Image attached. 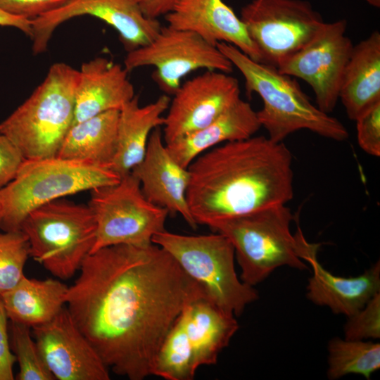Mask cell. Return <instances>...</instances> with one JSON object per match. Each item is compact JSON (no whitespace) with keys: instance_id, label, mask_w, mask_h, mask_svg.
Masks as SVG:
<instances>
[{"instance_id":"6da1fadb","label":"cell","mask_w":380,"mask_h":380,"mask_svg":"<svg viewBox=\"0 0 380 380\" xmlns=\"http://www.w3.org/2000/svg\"><path fill=\"white\" fill-rule=\"evenodd\" d=\"M203 291L159 246L115 245L85 258L65 307L108 369L142 380L186 305Z\"/></svg>"},{"instance_id":"7a4b0ae2","label":"cell","mask_w":380,"mask_h":380,"mask_svg":"<svg viewBox=\"0 0 380 380\" xmlns=\"http://www.w3.org/2000/svg\"><path fill=\"white\" fill-rule=\"evenodd\" d=\"M292 154L264 136L226 142L188 167L186 199L197 224L286 204L293 197Z\"/></svg>"},{"instance_id":"3957f363","label":"cell","mask_w":380,"mask_h":380,"mask_svg":"<svg viewBox=\"0 0 380 380\" xmlns=\"http://www.w3.org/2000/svg\"><path fill=\"white\" fill-rule=\"evenodd\" d=\"M217 47L241 73L247 91L262 99V108L256 111L257 116L270 139L281 142L300 129L335 141L348 137L345 126L312 104L292 77L274 66L253 61L230 44L220 42Z\"/></svg>"},{"instance_id":"277c9868","label":"cell","mask_w":380,"mask_h":380,"mask_svg":"<svg viewBox=\"0 0 380 380\" xmlns=\"http://www.w3.org/2000/svg\"><path fill=\"white\" fill-rule=\"evenodd\" d=\"M293 219L286 204L218 220L209 226L232 243L241 268V280L254 286L281 266L304 270L303 261L311 243L299 229L290 230Z\"/></svg>"},{"instance_id":"5b68a950","label":"cell","mask_w":380,"mask_h":380,"mask_svg":"<svg viewBox=\"0 0 380 380\" xmlns=\"http://www.w3.org/2000/svg\"><path fill=\"white\" fill-rule=\"evenodd\" d=\"M78 75L66 63L53 64L30 97L0 123V132L25 160L56 156L74 122Z\"/></svg>"},{"instance_id":"8992f818","label":"cell","mask_w":380,"mask_h":380,"mask_svg":"<svg viewBox=\"0 0 380 380\" xmlns=\"http://www.w3.org/2000/svg\"><path fill=\"white\" fill-rule=\"evenodd\" d=\"M120 177L108 167L58 156L25 160L15 178L0 189V228L20 230L27 215L52 201L114 184Z\"/></svg>"},{"instance_id":"52a82bcc","label":"cell","mask_w":380,"mask_h":380,"mask_svg":"<svg viewBox=\"0 0 380 380\" xmlns=\"http://www.w3.org/2000/svg\"><path fill=\"white\" fill-rule=\"evenodd\" d=\"M96 228L88 205L59 198L31 211L20 230L27 238L30 256L51 274L68 279L90 254Z\"/></svg>"},{"instance_id":"ba28073f","label":"cell","mask_w":380,"mask_h":380,"mask_svg":"<svg viewBox=\"0 0 380 380\" xmlns=\"http://www.w3.org/2000/svg\"><path fill=\"white\" fill-rule=\"evenodd\" d=\"M152 241L167 251L226 312L240 316L247 305L258 299L253 286L238 278L234 248L224 235L189 236L164 230L154 235Z\"/></svg>"},{"instance_id":"9c48e42d","label":"cell","mask_w":380,"mask_h":380,"mask_svg":"<svg viewBox=\"0 0 380 380\" xmlns=\"http://www.w3.org/2000/svg\"><path fill=\"white\" fill-rule=\"evenodd\" d=\"M88 206L96 222V239L90 253L115 245L148 247L165 230L169 212L148 201L131 173L114 184L90 191Z\"/></svg>"},{"instance_id":"30bf717a","label":"cell","mask_w":380,"mask_h":380,"mask_svg":"<svg viewBox=\"0 0 380 380\" xmlns=\"http://www.w3.org/2000/svg\"><path fill=\"white\" fill-rule=\"evenodd\" d=\"M262 63L277 68L301 49L324 23L305 0H252L240 12Z\"/></svg>"},{"instance_id":"8fae6325","label":"cell","mask_w":380,"mask_h":380,"mask_svg":"<svg viewBox=\"0 0 380 380\" xmlns=\"http://www.w3.org/2000/svg\"><path fill=\"white\" fill-rule=\"evenodd\" d=\"M152 66V79L166 95H174L188 74L199 70L230 73L233 65L220 51L195 32L162 26L148 44L127 52L124 68L129 72Z\"/></svg>"},{"instance_id":"7c38bea8","label":"cell","mask_w":380,"mask_h":380,"mask_svg":"<svg viewBox=\"0 0 380 380\" xmlns=\"http://www.w3.org/2000/svg\"><path fill=\"white\" fill-rule=\"evenodd\" d=\"M346 27L344 19L324 23L301 49L277 68L281 73L307 82L317 108L327 114L339 99L343 72L353 48Z\"/></svg>"},{"instance_id":"4fadbf2b","label":"cell","mask_w":380,"mask_h":380,"mask_svg":"<svg viewBox=\"0 0 380 380\" xmlns=\"http://www.w3.org/2000/svg\"><path fill=\"white\" fill-rule=\"evenodd\" d=\"M81 15L95 17L113 27L127 52L149 44L162 27L158 20L144 15L135 0H72L32 20L33 53H44L55 30Z\"/></svg>"},{"instance_id":"5bb4252c","label":"cell","mask_w":380,"mask_h":380,"mask_svg":"<svg viewBox=\"0 0 380 380\" xmlns=\"http://www.w3.org/2000/svg\"><path fill=\"white\" fill-rule=\"evenodd\" d=\"M240 93L236 78L217 70H206L182 83L165 117V144L208 125L240 99Z\"/></svg>"},{"instance_id":"9a60e30c","label":"cell","mask_w":380,"mask_h":380,"mask_svg":"<svg viewBox=\"0 0 380 380\" xmlns=\"http://www.w3.org/2000/svg\"><path fill=\"white\" fill-rule=\"evenodd\" d=\"M39 353L55 379L109 380V369L72 320L66 307L32 327Z\"/></svg>"},{"instance_id":"2e32d148","label":"cell","mask_w":380,"mask_h":380,"mask_svg":"<svg viewBox=\"0 0 380 380\" xmlns=\"http://www.w3.org/2000/svg\"><path fill=\"white\" fill-rule=\"evenodd\" d=\"M163 139L160 127L151 132L144 157L131 174L139 182L148 201L166 209L169 213L179 214L195 229L198 224L186 199L189 170L172 157Z\"/></svg>"},{"instance_id":"e0dca14e","label":"cell","mask_w":380,"mask_h":380,"mask_svg":"<svg viewBox=\"0 0 380 380\" xmlns=\"http://www.w3.org/2000/svg\"><path fill=\"white\" fill-rule=\"evenodd\" d=\"M164 17L172 28L195 32L215 46L220 42L230 44L253 61L262 63L243 22L223 0H179Z\"/></svg>"},{"instance_id":"ac0fdd59","label":"cell","mask_w":380,"mask_h":380,"mask_svg":"<svg viewBox=\"0 0 380 380\" xmlns=\"http://www.w3.org/2000/svg\"><path fill=\"white\" fill-rule=\"evenodd\" d=\"M78 71L73 124L106 111L120 110L135 96L124 66L106 58L85 62Z\"/></svg>"},{"instance_id":"d6986e66","label":"cell","mask_w":380,"mask_h":380,"mask_svg":"<svg viewBox=\"0 0 380 380\" xmlns=\"http://www.w3.org/2000/svg\"><path fill=\"white\" fill-rule=\"evenodd\" d=\"M319 245L308 253L305 261L312 269L307 297L314 304L327 306L336 314L350 317L361 310L380 291V263L376 262L355 277L336 276L325 270L317 259Z\"/></svg>"},{"instance_id":"ffe728a7","label":"cell","mask_w":380,"mask_h":380,"mask_svg":"<svg viewBox=\"0 0 380 380\" xmlns=\"http://www.w3.org/2000/svg\"><path fill=\"white\" fill-rule=\"evenodd\" d=\"M182 316L196 369L215 365L239 329L235 316L220 308L205 291L186 305Z\"/></svg>"},{"instance_id":"44dd1931","label":"cell","mask_w":380,"mask_h":380,"mask_svg":"<svg viewBox=\"0 0 380 380\" xmlns=\"http://www.w3.org/2000/svg\"><path fill=\"white\" fill-rule=\"evenodd\" d=\"M260 127L256 111L240 98L208 125L165 145L172 157L188 168L203 153L226 142L250 138Z\"/></svg>"},{"instance_id":"7402d4cb","label":"cell","mask_w":380,"mask_h":380,"mask_svg":"<svg viewBox=\"0 0 380 380\" xmlns=\"http://www.w3.org/2000/svg\"><path fill=\"white\" fill-rule=\"evenodd\" d=\"M170 103L169 96L163 94L141 106L134 96L119 110L116 151L109 168L120 178L130 174L144 158L150 134L163 125V114Z\"/></svg>"},{"instance_id":"603a6c76","label":"cell","mask_w":380,"mask_h":380,"mask_svg":"<svg viewBox=\"0 0 380 380\" xmlns=\"http://www.w3.org/2000/svg\"><path fill=\"white\" fill-rule=\"evenodd\" d=\"M353 120L380 101V33L374 31L353 46L345 68L339 96Z\"/></svg>"},{"instance_id":"cb8c5ba5","label":"cell","mask_w":380,"mask_h":380,"mask_svg":"<svg viewBox=\"0 0 380 380\" xmlns=\"http://www.w3.org/2000/svg\"><path fill=\"white\" fill-rule=\"evenodd\" d=\"M68 286L53 279H30L0 295L11 322L32 328L52 319L66 305Z\"/></svg>"},{"instance_id":"d4e9b609","label":"cell","mask_w":380,"mask_h":380,"mask_svg":"<svg viewBox=\"0 0 380 380\" xmlns=\"http://www.w3.org/2000/svg\"><path fill=\"white\" fill-rule=\"evenodd\" d=\"M119 110L73 124L56 156L109 167L116 151Z\"/></svg>"},{"instance_id":"484cf974","label":"cell","mask_w":380,"mask_h":380,"mask_svg":"<svg viewBox=\"0 0 380 380\" xmlns=\"http://www.w3.org/2000/svg\"><path fill=\"white\" fill-rule=\"evenodd\" d=\"M327 376L334 380L348 374L369 379L380 367V344L364 340L332 338L328 344Z\"/></svg>"},{"instance_id":"4316f807","label":"cell","mask_w":380,"mask_h":380,"mask_svg":"<svg viewBox=\"0 0 380 380\" xmlns=\"http://www.w3.org/2000/svg\"><path fill=\"white\" fill-rule=\"evenodd\" d=\"M196 370L181 313L158 348L151 375L166 380H191Z\"/></svg>"},{"instance_id":"83f0119b","label":"cell","mask_w":380,"mask_h":380,"mask_svg":"<svg viewBox=\"0 0 380 380\" xmlns=\"http://www.w3.org/2000/svg\"><path fill=\"white\" fill-rule=\"evenodd\" d=\"M11 336L13 351L19 367L16 379H55L31 336L30 327L11 322Z\"/></svg>"},{"instance_id":"f1b7e54d","label":"cell","mask_w":380,"mask_h":380,"mask_svg":"<svg viewBox=\"0 0 380 380\" xmlns=\"http://www.w3.org/2000/svg\"><path fill=\"white\" fill-rule=\"evenodd\" d=\"M29 256L28 240L21 230L0 233V295L15 286L25 275Z\"/></svg>"},{"instance_id":"f546056e","label":"cell","mask_w":380,"mask_h":380,"mask_svg":"<svg viewBox=\"0 0 380 380\" xmlns=\"http://www.w3.org/2000/svg\"><path fill=\"white\" fill-rule=\"evenodd\" d=\"M344 326L345 338L376 339L380 337V293L374 295L366 305L353 315Z\"/></svg>"},{"instance_id":"4dcf8cb0","label":"cell","mask_w":380,"mask_h":380,"mask_svg":"<svg viewBox=\"0 0 380 380\" xmlns=\"http://www.w3.org/2000/svg\"><path fill=\"white\" fill-rule=\"evenodd\" d=\"M359 146L367 154L380 156V101L362 111L355 120Z\"/></svg>"},{"instance_id":"1f68e13d","label":"cell","mask_w":380,"mask_h":380,"mask_svg":"<svg viewBox=\"0 0 380 380\" xmlns=\"http://www.w3.org/2000/svg\"><path fill=\"white\" fill-rule=\"evenodd\" d=\"M72 0H0V7L18 15L35 19L60 8Z\"/></svg>"},{"instance_id":"d6a6232c","label":"cell","mask_w":380,"mask_h":380,"mask_svg":"<svg viewBox=\"0 0 380 380\" xmlns=\"http://www.w3.org/2000/svg\"><path fill=\"white\" fill-rule=\"evenodd\" d=\"M24 160L18 147L0 132V189L15 178Z\"/></svg>"},{"instance_id":"836d02e7","label":"cell","mask_w":380,"mask_h":380,"mask_svg":"<svg viewBox=\"0 0 380 380\" xmlns=\"http://www.w3.org/2000/svg\"><path fill=\"white\" fill-rule=\"evenodd\" d=\"M8 317L0 296V380H13L16 362L11 352L8 335Z\"/></svg>"},{"instance_id":"e575fe53","label":"cell","mask_w":380,"mask_h":380,"mask_svg":"<svg viewBox=\"0 0 380 380\" xmlns=\"http://www.w3.org/2000/svg\"><path fill=\"white\" fill-rule=\"evenodd\" d=\"M144 15L151 19L165 16L172 11L179 0H135Z\"/></svg>"},{"instance_id":"d590c367","label":"cell","mask_w":380,"mask_h":380,"mask_svg":"<svg viewBox=\"0 0 380 380\" xmlns=\"http://www.w3.org/2000/svg\"><path fill=\"white\" fill-rule=\"evenodd\" d=\"M0 26L15 27L32 37V20L13 14L0 7Z\"/></svg>"},{"instance_id":"8d00e7d4","label":"cell","mask_w":380,"mask_h":380,"mask_svg":"<svg viewBox=\"0 0 380 380\" xmlns=\"http://www.w3.org/2000/svg\"><path fill=\"white\" fill-rule=\"evenodd\" d=\"M367 3H368L369 5L375 7V8H379L380 7V0H365Z\"/></svg>"},{"instance_id":"74e56055","label":"cell","mask_w":380,"mask_h":380,"mask_svg":"<svg viewBox=\"0 0 380 380\" xmlns=\"http://www.w3.org/2000/svg\"><path fill=\"white\" fill-rule=\"evenodd\" d=\"M2 215H3V205H2L1 195L0 192V222L2 218Z\"/></svg>"}]
</instances>
